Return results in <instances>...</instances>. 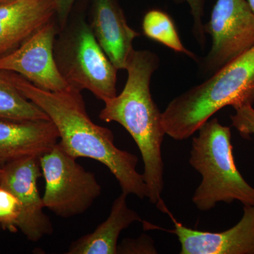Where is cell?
Wrapping results in <instances>:
<instances>
[{"label": "cell", "mask_w": 254, "mask_h": 254, "mask_svg": "<svg viewBox=\"0 0 254 254\" xmlns=\"http://www.w3.org/2000/svg\"><path fill=\"white\" fill-rule=\"evenodd\" d=\"M18 91L48 115L59 133L60 145L74 158L93 159L103 164L118 180L123 193L148 198L144 177L137 171L138 158L115 145L109 128L92 121L81 92L38 88L17 73L4 71Z\"/></svg>", "instance_id": "6da1fadb"}, {"label": "cell", "mask_w": 254, "mask_h": 254, "mask_svg": "<svg viewBox=\"0 0 254 254\" xmlns=\"http://www.w3.org/2000/svg\"><path fill=\"white\" fill-rule=\"evenodd\" d=\"M159 58L149 50H134L126 68L128 77L120 95L104 101L99 118L105 123L115 122L131 135L141 153L152 203H161L164 190V162L162 144L166 134L162 113L150 93L152 76L158 68Z\"/></svg>", "instance_id": "7a4b0ae2"}, {"label": "cell", "mask_w": 254, "mask_h": 254, "mask_svg": "<svg viewBox=\"0 0 254 254\" xmlns=\"http://www.w3.org/2000/svg\"><path fill=\"white\" fill-rule=\"evenodd\" d=\"M254 102V46L174 98L162 113V123L167 135L184 141L225 107L237 109Z\"/></svg>", "instance_id": "3957f363"}, {"label": "cell", "mask_w": 254, "mask_h": 254, "mask_svg": "<svg viewBox=\"0 0 254 254\" xmlns=\"http://www.w3.org/2000/svg\"><path fill=\"white\" fill-rule=\"evenodd\" d=\"M192 139L190 163L202 180L192 198L200 211H208L217 203L240 201L254 206V188L237 169L233 155L231 130L218 119L209 120Z\"/></svg>", "instance_id": "277c9868"}, {"label": "cell", "mask_w": 254, "mask_h": 254, "mask_svg": "<svg viewBox=\"0 0 254 254\" xmlns=\"http://www.w3.org/2000/svg\"><path fill=\"white\" fill-rule=\"evenodd\" d=\"M54 56L62 76L73 89L91 91L98 99L117 95V69L95 39L85 18H78L60 30Z\"/></svg>", "instance_id": "5b68a950"}, {"label": "cell", "mask_w": 254, "mask_h": 254, "mask_svg": "<svg viewBox=\"0 0 254 254\" xmlns=\"http://www.w3.org/2000/svg\"><path fill=\"white\" fill-rule=\"evenodd\" d=\"M59 143L39 157L46 182L45 208L64 218L84 213L101 194L94 174L87 171Z\"/></svg>", "instance_id": "8992f818"}, {"label": "cell", "mask_w": 254, "mask_h": 254, "mask_svg": "<svg viewBox=\"0 0 254 254\" xmlns=\"http://www.w3.org/2000/svg\"><path fill=\"white\" fill-rule=\"evenodd\" d=\"M204 30L213 43L203 68L213 73L254 46V13L247 0H217Z\"/></svg>", "instance_id": "52a82bcc"}, {"label": "cell", "mask_w": 254, "mask_h": 254, "mask_svg": "<svg viewBox=\"0 0 254 254\" xmlns=\"http://www.w3.org/2000/svg\"><path fill=\"white\" fill-rule=\"evenodd\" d=\"M59 31L55 19L47 23L17 49L0 58V71L17 73L46 91L69 90L55 60V41Z\"/></svg>", "instance_id": "ba28073f"}, {"label": "cell", "mask_w": 254, "mask_h": 254, "mask_svg": "<svg viewBox=\"0 0 254 254\" xmlns=\"http://www.w3.org/2000/svg\"><path fill=\"white\" fill-rule=\"evenodd\" d=\"M42 176L38 157H26L5 164L0 175V186L11 192L21 204L17 229L31 242H38L53 232L51 220L43 212V197L37 185Z\"/></svg>", "instance_id": "9c48e42d"}, {"label": "cell", "mask_w": 254, "mask_h": 254, "mask_svg": "<svg viewBox=\"0 0 254 254\" xmlns=\"http://www.w3.org/2000/svg\"><path fill=\"white\" fill-rule=\"evenodd\" d=\"M160 208L173 220L181 254H254V206H245L240 221L226 231L211 232L189 228L177 221L163 203Z\"/></svg>", "instance_id": "30bf717a"}, {"label": "cell", "mask_w": 254, "mask_h": 254, "mask_svg": "<svg viewBox=\"0 0 254 254\" xmlns=\"http://www.w3.org/2000/svg\"><path fill=\"white\" fill-rule=\"evenodd\" d=\"M92 31L117 69H125L134 50L133 41L139 33L127 23L118 0H92Z\"/></svg>", "instance_id": "8fae6325"}, {"label": "cell", "mask_w": 254, "mask_h": 254, "mask_svg": "<svg viewBox=\"0 0 254 254\" xmlns=\"http://www.w3.org/2000/svg\"><path fill=\"white\" fill-rule=\"evenodd\" d=\"M55 16L54 0H11L0 4V58L17 49Z\"/></svg>", "instance_id": "7c38bea8"}, {"label": "cell", "mask_w": 254, "mask_h": 254, "mask_svg": "<svg viewBox=\"0 0 254 254\" xmlns=\"http://www.w3.org/2000/svg\"><path fill=\"white\" fill-rule=\"evenodd\" d=\"M59 133L50 120H0V166L26 157H38L51 150Z\"/></svg>", "instance_id": "4fadbf2b"}, {"label": "cell", "mask_w": 254, "mask_h": 254, "mask_svg": "<svg viewBox=\"0 0 254 254\" xmlns=\"http://www.w3.org/2000/svg\"><path fill=\"white\" fill-rule=\"evenodd\" d=\"M127 194L114 200L108 218L94 231L74 241L68 248V254H117L118 239L123 230L134 222H142L135 210L128 208Z\"/></svg>", "instance_id": "5bb4252c"}, {"label": "cell", "mask_w": 254, "mask_h": 254, "mask_svg": "<svg viewBox=\"0 0 254 254\" xmlns=\"http://www.w3.org/2000/svg\"><path fill=\"white\" fill-rule=\"evenodd\" d=\"M0 120L35 121L50 119L18 91L4 71H0Z\"/></svg>", "instance_id": "9a60e30c"}, {"label": "cell", "mask_w": 254, "mask_h": 254, "mask_svg": "<svg viewBox=\"0 0 254 254\" xmlns=\"http://www.w3.org/2000/svg\"><path fill=\"white\" fill-rule=\"evenodd\" d=\"M142 28L145 36L150 39L195 59V55L182 44L173 20L166 13L158 9L148 11L143 17Z\"/></svg>", "instance_id": "2e32d148"}, {"label": "cell", "mask_w": 254, "mask_h": 254, "mask_svg": "<svg viewBox=\"0 0 254 254\" xmlns=\"http://www.w3.org/2000/svg\"><path fill=\"white\" fill-rule=\"evenodd\" d=\"M21 204L9 190L0 186V226L11 232L18 230Z\"/></svg>", "instance_id": "e0dca14e"}, {"label": "cell", "mask_w": 254, "mask_h": 254, "mask_svg": "<svg viewBox=\"0 0 254 254\" xmlns=\"http://www.w3.org/2000/svg\"><path fill=\"white\" fill-rule=\"evenodd\" d=\"M235 110L231 115L232 125L244 138L254 136V109L252 105H245Z\"/></svg>", "instance_id": "ac0fdd59"}, {"label": "cell", "mask_w": 254, "mask_h": 254, "mask_svg": "<svg viewBox=\"0 0 254 254\" xmlns=\"http://www.w3.org/2000/svg\"><path fill=\"white\" fill-rule=\"evenodd\" d=\"M118 254H158L154 242L150 237L143 235L136 239H125L118 246Z\"/></svg>", "instance_id": "d6986e66"}, {"label": "cell", "mask_w": 254, "mask_h": 254, "mask_svg": "<svg viewBox=\"0 0 254 254\" xmlns=\"http://www.w3.org/2000/svg\"><path fill=\"white\" fill-rule=\"evenodd\" d=\"M180 2L188 3L193 19V32L197 41L202 47L205 45V32L202 18L204 15V0H175Z\"/></svg>", "instance_id": "ffe728a7"}, {"label": "cell", "mask_w": 254, "mask_h": 254, "mask_svg": "<svg viewBox=\"0 0 254 254\" xmlns=\"http://www.w3.org/2000/svg\"><path fill=\"white\" fill-rule=\"evenodd\" d=\"M56 18L58 19L60 30L63 29L68 21L71 9L76 0H54Z\"/></svg>", "instance_id": "44dd1931"}, {"label": "cell", "mask_w": 254, "mask_h": 254, "mask_svg": "<svg viewBox=\"0 0 254 254\" xmlns=\"http://www.w3.org/2000/svg\"><path fill=\"white\" fill-rule=\"evenodd\" d=\"M247 1H248L249 4H250L251 9H252L254 13V0H247Z\"/></svg>", "instance_id": "7402d4cb"}, {"label": "cell", "mask_w": 254, "mask_h": 254, "mask_svg": "<svg viewBox=\"0 0 254 254\" xmlns=\"http://www.w3.org/2000/svg\"><path fill=\"white\" fill-rule=\"evenodd\" d=\"M11 1V0H0V4H4V3L8 2V1Z\"/></svg>", "instance_id": "603a6c76"}, {"label": "cell", "mask_w": 254, "mask_h": 254, "mask_svg": "<svg viewBox=\"0 0 254 254\" xmlns=\"http://www.w3.org/2000/svg\"><path fill=\"white\" fill-rule=\"evenodd\" d=\"M1 173H2V167L0 166V175H1Z\"/></svg>", "instance_id": "cb8c5ba5"}]
</instances>
